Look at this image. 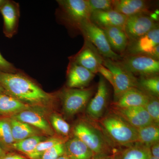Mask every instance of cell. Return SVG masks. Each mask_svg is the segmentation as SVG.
<instances>
[{
	"label": "cell",
	"mask_w": 159,
	"mask_h": 159,
	"mask_svg": "<svg viewBox=\"0 0 159 159\" xmlns=\"http://www.w3.org/2000/svg\"><path fill=\"white\" fill-rule=\"evenodd\" d=\"M150 14H139L127 17L124 30L129 42L142 37L159 25Z\"/></svg>",
	"instance_id": "obj_11"
},
{
	"label": "cell",
	"mask_w": 159,
	"mask_h": 159,
	"mask_svg": "<svg viewBox=\"0 0 159 159\" xmlns=\"http://www.w3.org/2000/svg\"><path fill=\"white\" fill-rule=\"evenodd\" d=\"M0 13L3 19V33L6 37L11 38L17 34L18 30L20 17L19 4L12 0H7Z\"/></svg>",
	"instance_id": "obj_13"
},
{
	"label": "cell",
	"mask_w": 159,
	"mask_h": 159,
	"mask_svg": "<svg viewBox=\"0 0 159 159\" xmlns=\"http://www.w3.org/2000/svg\"><path fill=\"white\" fill-rule=\"evenodd\" d=\"M80 33L83 35L84 39L87 40L97 48L104 58L118 61L122 59V56L115 53L111 48L104 31L90 20L84 21L80 25Z\"/></svg>",
	"instance_id": "obj_6"
},
{
	"label": "cell",
	"mask_w": 159,
	"mask_h": 159,
	"mask_svg": "<svg viewBox=\"0 0 159 159\" xmlns=\"http://www.w3.org/2000/svg\"><path fill=\"white\" fill-rule=\"evenodd\" d=\"M150 95L139 89L132 88L125 91L111 103V107L126 108L134 107H144L148 102Z\"/></svg>",
	"instance_id": "obj_18"
},
{
	"label": "cell",
	"mask_w": 159,
	"mask_h": 159,
	"mask_svg": "<svg viewBox=\"0 0 159 159\" xmlns=\"http://www.w3.org/2000/svg\"><path fill=\"white\" fill-rule=\"evenodd\" d=\"M91 159H114L113 154H95Z\"/></svg>",
	"instance_id": "obj_38"
},
{
	"label": "cell",
	"mask_w": 159,
	"mask_h": 159,
	"mask_svg": "<svg viewBox=\"0 0 159 159\" xmlns=\"http://www.w3.org/2000/svg\"><path fill=\"white\" fill-rule=\"evenodd\" d=\"M159 43V28L158 25L142 37L129 42L123 56L133 54H144L151 56L155 47L158 45Z\"/></svg>",
	"instance_id": "obj_12"
},
{
	"label": "cell",
	"mask_w": 159,
	"mask_h": 159,
	"mask_svg": "<svg viewBox=\"0 0 159 159\" xmlns=\"http://www.w3.org/2000/svg\"><path fill=\"white\" fill-rule=\"evenodd\" d=\"M0 159H27L20 155L11 152H7L5 155L0 157Z\"/></svg>",
	"instance_id": "obj_37"
},
{
	"label": "cell",
	"mask_w": 159,
	"mask_h": 159,
	"mask_svg": "<svg viewBox=\"0 0 159 159\" xmlns=\"http://www.w3.org/2000/svg\"><path fill=\"white\" fill-rule=\"evenodd\" d=\"M6 94L5 90L2 87L0 84V94Z\"/></svg>",
	"instance_id": "obj_41"
},
{
	"label": "cell",
	"mask_w": 159,
	"mask_h": 159,
	"mask_svg": "<svg viewBox=\"0 0 159 159\" xmlns=\"http://www.w3.org/2000/svg\"><path fill=\"white\" fill-rule=\"evenodd\" d=\"M137 143L150 147L159 142V125L152 123L144 127L137 129Z\"/></svg>",
	"instance_id": "obj_25"
},
{
	"label": "cell",
	"mask_w": 159,
	"mask_h": 159,
	"mask_svg": "<svg viewBox=\"0 0 159 159\" xmlns=\"http://www.w3.org/2000/svg\"><path fill=\"white\" fill-rule=\"evenodd\" d=\"M98 73L101 74V76H102L104 79L108 81V82L113 87V77L112 74L108 69L105 67L103 65H101L98 68Z\"/></svg>",
	"instance_id": "obj_35"
},
{
	"label": "cell",
	"mask_w": 159,
	"mask_h": 159,
	"mask_svg": "<svg viewBox=\"0 0 159 159\" xmlns=\"http://www.w3.org/2000/svg\"><path fill=\"white\" fill-rule=\"evenodd\" d=\"M48 138V137L44 135H36L29 137L19 142H14L12 146V150H17L28 155L33 151L39 143Z\"/></svg>",
	"instance_id": "obj_30"
},
{
	"label": "cell",
	"mask_w": 159,
	"mask_h": 159,
	"mask_svg": "<svg viewBox=\"0 0 159 159\" xmlns=\"http://www.w3.org/2000/svg\"><path fill=\"white\" fill-rule=\"evenodd\" d=\"M110 111L136 129L142 128L153 123L144 107L126 108L111 107Z\"/></svg>",
	"instance_id": "obj_15"
},
{
	"label": "cell",
	"mask_w": 159,
	"mask_h": 159,
	"mask_svg": "<svg viewBox=\"0 0 159 159\" xmlns=\"http://www.w3.org/2000/svg\"><path fill=\"white\" fill-rule=\"evenodd\" d=\"M48 117L51 127L57 135L69 138L71 131V126L61 115L54 111L49 114Z\"/></svg>",
	"instance_id": "obj_27"
},
{
	"label": "cell",
	"mask_w": 159,
	"mask_h": 159,
	"mask_svg": "<svg viewBox=\"0 0 159 159\" xmlns=\"http://www.w3.org/2000/svg\"><path fill=\"white\" fill-rule=\"evenodd\" d=\"M118 61L124 68L136 77L153 76L159 74V60L148 55H125Z\"/></svg>",
	"instance_id": "obj_7"
},
{
	"label": "cell",
	"mask_w": 159,
	"mask_h": 159,
	"mask_svg": "<svg viewBox=\"0 0 159 159\" xmlns=\"http://www.w3.org/2000/svg\"><path fill=\"white\" fill-rule=\"evenodd\" d=\"M57 2V19L69 30L80 33L82 23L90 18L87 0H58Z\"/></svg>",
	"instance_id": "obj_4"
},
{
	"label": "cell",
	"mask_w": 159,
	"mask_h": 159,
	"mask_svg": "<svg viewBox=\"0 0 159 159\" xmlns=\"http://www.w3.org/2000/svg\"><path fill=\"white\" fill-rule=\"evenodd\" d=\"M103 65L111 71L113 77L114 101L129 89L138 88V78L124 68L118 61L104 58Z\"/></svg>",
	"instance_id": "obj_8"
},
{
	"label": "cell",
	"mask_w": 159,
	"mask_h": 159,
	"mask_svg": "<svg viewBox=\"0 0 159 159\" xmlns=\"http://www.w3.org/2000/svg\"><path fill=\"white\" fill-rule=\"evenodd\" d=\"M113 0H87L91 13L96 11L112 9Z\"/></svg>",
	"instance_id": "obj_33"
},
{
	"label": "cell",
	"mask_w": 159,
	"mask_h": 159,
	"mask_svg": "<svg viewBox=\"0 0 159 159\" xmlns=\"http://www.w3.org/2000/svg\"><path fill=\"white\" fill-rule=\"evenodd\" d=\"M154 123L159 125V97L150 96L148 102L144 106Z\"/></svg>",
	"instance_id": "obj_31"
},
{
	"label": "cell",
	"mask_w": 159,
	"mask_h": 159,
	"mask_svg": "<svg viewBox=\"0 0 159 159\" xmlns=\"http://www.w3.org/2000/svg\"><path fill=\"white\" fill-rule=\"evenodd\" d=\"M7 0H0V11L3 7V6L6 4Z\"/></svg>",
	"instance_id": "obj_40"
},
{
	"label": "cell",
	"mask_w": 159,
	"mask_h": 159,
	"mask_svg": "<svg viewBox=\"0 0 159 159\" xmlns=\"http://www.w3.org/2000/svg\"><path fill=\"white\" fill-rule=\"evenodd\" d=\"M7 152L5 151L0 146V157L6 155Z\"/></svg>",
	"instance_id": "obj_39"
},
{
	"label": "cell",
	"mask_w": 159,
	"mask_h": 159,
	"mask_svg": "<svg viewBox=\"0 0 159 159\" xmlns=\"http://www.w3.org/2000/svg\"><path fill=\"white\" fill-rule=\"evenodd\" d=\"M138 89L150 96L159 97L158 75L139 77L138 78Z\"/></svg>",
	"instance_id": "obj_28"
},
{
	"label": "cell",
	"mask_w": 159,
	"mask_h": 159,
	"mask_svg": "<svg viewBox=\"0 0 159 159\" xmlns=\"http://www.w3.org/2000/svg\"><path fill=\"white\" fill-rule=\"evenodd\" d=\"M0 84L6 94L46 116L60 102L58 91L47 93L20 69L12 74L0 72Z\"/></svg>",
	"instance_id": "obj_1"
},
{
	"label": "cell",
	"mask_w": 159,
	"mask_h": 159,
	"mask_svg": "<svg viewBox=\"0 0 159 159\" xmlns=\"http://www.w3.org/2000/svg\"><path fill=\"white\" fill-rule=\"evenodd\" d=\"M61 142L49 148L38 159H57L65 154V143Z\"/></svg>",
	"instance_id": "obj_32"
},
{
	"label": "cell",
	"mask_w": 159,
	"mask_h": 159,
	"mask_svg": "<svg viewBox=\"0 0 159 159\" xmlns=\"http://www.w3.org/2000/svg\"><path fill=\"white\" fill-rule=\"evenodd\" d=\"M95 76V74L87 69L69 61L67 69L66 87L70 89L86 88Z\"/></svg>",
	"instance_id": "obj_16"
},
{
	"label": "cell",
	"mask_w": 159,
	"mask_h": 159,
	"mask_svg": "<svg viewBox=\"0 0 159 159\" xmlns=\"http://www.w3.org/2000/svg\"><path fill=\"white\" fill-rule=\"evenodd\" d=\"M113 155L114 159H149L151 154L149 147L135 143L114 149Z\"/></svg>",
	"instance_id": "obj_21"
},
{
	"label": "cell",
	"mask_w": 159,
	"mask_h": 159,
	"mask_svg": "<svg viewBox=\"0 0 159 159\" xmlns=\"http://www.w3.org/2000/svg\"><path fill=\"white\" fill-rule=\"evenodd\" d=\"M149 159H159V158H158L152 156V155H151L150 157H149Z\"/></svg>",
	"instance_id": "obj_43"
},
{
	"label": "cell",
	"mask_w": 159,
	"mask_h": 159,
	"mask_svg": "<svg viewBox=\"0 0 159 159\" xmlns=\"http://www.w3.org/2000/svg\"><path fill=\"white\" fill-rule=\"evenodd\" d=\"M104 59L97 48L85 39L79 52L69 57V61L82 66L95 74L98 73L99 66L103 65Z\"/></svg>",
	"instance_id": "obj_10"
},
{
	"label": "cell",
	"mask_w": 159,
	"mask_h": 159,
	"mask_svg": "<svg viewBox=\"0 0 159 159\" xmlns=\"http://www.w3.org/2000/svg\"><path fill=\"white\" fill-rule=\"evenodd\" d=\"M109 97V90L105 79L100 76L97 92L86 109V118L97 122L104 116Z\"/></svg>",
	"instance_id": "obj_9"
},
{
	"label": "cell",
	"mask_w": 159,
	"mask_h": 159,
	"mask_svg": "<svg viewBox=\"0 0 159 159\" xmlns=\"http://www.w3.org/2000/svg\"><path fill=\"white\" fill-rule=\"evenodd\" d=\"M14 141L9 117H0V146L7 152L12 150Z\"/></svg>",
	"instance_id": "obj_26"
},
{
	"label": "cell",
	"mask_w": 159,
	"mask_h": 159,
	"mask_svg": "<svg viewBox=\"0 0 159 159\" xmlns=\"http://www.w3.org/2000/svg\"><path fill=\"white\" fill-rule=\"evenodd\" d=\"M65 155L69 159H91L95 154L83 142L73 136L65 143Z\"/></svg>",
	"instance_id": "obj_22"
},
{
	"label": "cell",
	"mask_w": 159,
	"mask_h": 159,
	"mask_svg": "<svg viewBox=\"0 0 159 159\" xmlns=\"http://www.w3.org/2000/svg\"><path fill=\"white\" fill-rule=\"evenodd\" d=\"M149 148L152 155L159 158V142L151 145Z\"/></svg>",
	"instance_id": "obj_36"
},
{
	"label": "cell",
	"mask_w": 159,
	"mask_h": 159,
	"mask_svg": "<svg viewBox=\"0 0 159 159\" xmlns=\"http://www.w3.org/2000/svg\"><path fill=\"white\" fill-rule=\"evenodd\" d=\"M11 117L31 125L46 136L50 137L55 135L54 129L47 119V116L39 111H24Z\"/></svg>",
	"instance_id": "obj_14"
},
{
	"label": "cell",
	"mask_w": 159,
	"mask_h": 159,
	"mask_svg": "<svg viewBox=\"0 0 159 159\" xmlns=\"http://www.w3.org/2000/svg\"><path fill=\"white\" fill-rule=\"evenodd\" d=\"M9 120L14 142H19L34 136L44 135L39 130L27 123L21 122L11 117H9Z\"/></svg>",
	"instance_id": "obj_24"
},
{
	"label": "cell",
	"mask_w": 159,
	"mask_h": 159,
	"mask_svg": "<svg viewBox=\"0 0 159 159\" xmlns=\"http://www.w3.org/2000/svg\"><path fill=\"white\" fill-rule=\"evenodd\" d=\"M112 9L126 17L151 13L148 2L144 0H113Z\"/></svg>",
	"instance_id": "obj_19"
},
{
	"label": "cell",
	"mask_w": 159,
	"mask_h": 159,
	"mask_svg": "<svg viewBox=\"0 0 159 159\" xmlns=\"http://www.w3.org/2000/svg\"><path fill=\"white\" fill-rule=\"evenodd\" d=\"M73 136L80 140L94 154H113L115 148L96 122L82 118L71 129Z\"/></svg>",
	"instance_id": "obj_3"
},
{
	"label": "cell",
	"mask_w": 159,
	"mask_h": 159,
	"mask_svg": "<svg viewBox=\"0 0 159 159\" xmlns=\"http://www.w3.org/2000/svg\"><path fill=\"white\" fill-rule=\"evenodd\" d=\"M127 17L113 9L91 13L90 20L100 28L117 27L124 29Z\"/></svg>",
	"instance_id": "obj_17"
},
{
	"label": "cell",
	"mask_w": 159,
	"mask_h": 159,
	"mask_svg": "<svg viewBox=\"0 0 159 159\" xmlns=\"http://www.w3.org/2000/svg\"><path fill=\"white\" fill-rule=\"evenodd\" d=\"M70 138H63L58 135L48 137L38 144L33 151L27 155L29 159H38L46 151L61 142H66Z\"/></svg>",
	"instance_id": "obj_29"
},
{
	"label": "cell",
	"mask_w": 159,
	"mask_h": 159,
	"mask_svg": "<svg viewBox=\"0 0 159 159\" xmlns=\"http://www.w3.org/2000/svg\"><path fill=\"white\" fill-rule=\"evenodd\" d=\"M57 159H69L65 155H63L62 156L59 157Z\"/></svg>",
	"instance_id": "obj_42"
},
{
	"label": "cell",
	"mask_w": 159,
	"mask_h": 159,
	"mask_svg": "<svg viewBox=\"0 0 159 159\" xmlns=\"http://www.w3.org/2000/svg\"><path fill=\"white\" fill-rule=\"evenodd\" d=\"M95 122L115 149L130 146L137 143V129L111 111Z\"/></svg>",
	"instance_id": "obj_2"
},
{
	"label": "cell",
	"mask_w": 159,
	"mask_h": 159,
	"mask_svg": "<svg viewBox=\"0 0 159 159\" xmlns=\"http://www.w3.org/2000/svg\"><path fill=\"white\" fill-rule=\"evenodd\" d=\"M104 31L111 48L120 56L125 54L128 46V37L124 29L117 27L101 28Z\"/></svg>",
	"instance_id": "obj_20"
},
{
	"label": "cell",
	"mask_w": 159,
	"mask_h": 159,
	"mask_svg": "<svg viewBox=\"0 0 159 159\" xmlns=\"http://www.w3.org/2000/svg\"><path fill=\"white\" fill-rule=\"evenodd\" d=\"M25 110H35L7 94H0V117H12Z\"/></svg>",
	"instance_id": "obj_23"
},
{
	"label": "cell",
	"mask_w": 159,
	"mask_h": 159,
	"mask_svg": "<svg viewBox=\"0 0 159 159\" xmlns=\"http://www.w3.org/2000/svg\"><path fill=\"white\" fill-rule=\"evenodd\" d=\"M93 87L70 89L65 87L58 91L64 119H70L86 107L94 93Z\"/></svg>",
	"instance_id": "obj_5"
},
{
	"label": "cell",
	"mask_w": 159,
	"mask_h": 159,
	"mask_svg": "<svg viewBox=\"0 0 159 159\" xmlns=\"http://www.w3.org/2000/svg\"><path fill=\"white\" fill-rule=\"evenodd\" d=\"M19 69L4 58L0 52V72L6 73H16Z\"/></svg>",
	"instance_id": "obj_34"
}]
</instances>
